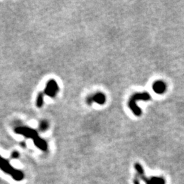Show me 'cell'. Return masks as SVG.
<instances>
[{
    "label": "cell",
    "mask_w": 184,
    "mask_h": 184,
    "mask_svg": "<svg viewBox=\"0 0 184 184\" xmlns=\"http://www.w3.org/2000/svg\"><path fill=\"white\" fill-rule=\"evenodd\" d=\"M153 90L158 94H162L167 91V84L163 81H156L153 84Z\"/></svg>",
    "instance_id": "obj_6"
},
{
    "label": "cell",
    "mask_w": 184,
    "mask_h": 184,
    "mask_svg": "<svg viewBox=\"0 0 184 184\" xmlns=\"http://www.w3.org/2000/svg\"><path fill=\"white\" fill-rule=\"evenodd\" d=\"M134 167H135V169L137 170V171L138 175H139L140 177L145 175H144V170H143V167H141V165L140 164H138V163H136Z\"/></svg>",
    "instance_id": "obj_10"
},
{
    "label": "cell",
    "mask_w": 184,
    "mask_h": 184,
    "mask_svg": "<svg viewBox=\"0 0 184 184\" xmlns=\"http://www.w3.org/2000/svg\"><path fill=\"white\" fill-rule=\"evenodd\" d=\"M59 91V86L56 81L53 79H51L48 81L46 87H45L44 93L49 97L54 98L57 95Z\"/></svg>",
    "instance_id": "obj_3"
},
{
    "label": "cell",
    "mask_w": 184,
    "mask_h": 184,
    "mask_svg": "<svg viewBox=\"0 0 184 184\" xmlns=\"http://www.w3.org/2000/svg\"><path fill=\"white\" fill-rule=\"evenodd\" d=\"M34 143L35 144V145L36 147H38V148L40 149L41 150L46 151L47 149V143H46V141H44L43 139H42L40 137L37 138L36 140L34 141Z\"/></svg>",
    "instance_id": "obj_7"
},
{
    "label": "cell",
    "mask_w": 184,
    "mask_h": 184,
    "mask_svg": "<svg viewBox=\"0 0 184 184\" xmlns=\"http://www.w3.org/2000/svg\"><path fill=\"white\" fill-rule=\"evenodd\" d=\"M134 184H140L139 182H138V180L137 179H134Z\"/></svg>",
    "instance_id": "obj_14"
},
{
    "label": "cell",
    "mask_w": 184,
    "mask_h": 184,
    "mask_svg": "<svg viewBox=\"0 0 184 184\" xmlns=\"http://www.w3.org/2000/svg\"><path fill=\"white\" fill-rule=\"evenodd\" d=\"M48 128H49V123H48L47 122H46V121H43V122H40L39 128H40L41 131L44 132Z\"/></svg>",
    "instance_id": "obj_11"
},
{
    "label": "cell",
    "mask_w": 184,
    "mask_h": 184,
    "mask_svg": "<svg viewBox=\"0 0 184 184\" xmlns=\"http://www.w3.org/2000/svg\"><path fill=\"white\" fill-rule=\"evenodd\" d=\"M142 179H143V181H144L145 182V183L146 184H153L152 183V182H151V180L150 179H147V178L145 176V175H143V176H141V177H140Z\"/></svg>",
    "instance_id": "obj_12"
},
{
    "label": "cell",
    "mask_w": 184,
    "mask_h": 184,
    "mask_svg": "<svg viewBox=\"0 0 184 184\" xmlns=\"http://www.w3.org/2000/svg\"><path fill=\"white\" fill-rule=\"evenodd\" d=\"M44 102V94L43 92H40L38 93V96L37 97V100H36V105L38 107H42L43 105Z\"/></svg>",
    "instance_id": "obj_8"
},
{
    "label": "cell",
    "mask_w": 184,
    "mask_h": 184,
    "mask_svg": "<svg viewBox=\"0 0 184 184\" xmlns=\"http://www.w3.org/2000/svg\"><path fill=\"white\" fill-rule=\"evenodd\" d=\"M151 100V95L147 92H141V93H136L130 99L128 102V106L131 111L134 113L136 116H141L142 111L141 108L137 105V102L139 100L143 101H149Z\"/></svg>",
    "instance_id": "obj_1"
},
{
    "label": "cell",
    "mask_w": 184,
    "mask_h": 184,
    "mask_svg": "<svg viewBox=\"0 0 184 184\" xmlns=\"http://www.w3.org/2000/svg\"><path fill=\"white\" fill-rule=\"evenodd\" d=\"M15 132L17 134L25 136L27 138H32L33 141L36 140V138L39 137L37 132L32 128L27 127H18L15 129Z\"/></svg>",
    "instance_id": "obj_4"
},
{
    "label": "cell",
    "mask_w": 184,
    "mask_h": 184,
    "mask_svg": "<svg viewBox=\"0 0 184 184\" xmlns=\"http://www.w3.org/2000/svg\"><path fill=\"white\" fill-rule=\"evenodd\" d=\"M0 168L8 174H10L16 181H21L23 177V173L21 171L16 170L9 164V162L0 156Z\"/></svg>",
    "instance_id": "obj_2"
},
{
    "label": "cell",
    "mask_w": 184,
    "mask_h": 184,
    "mask_svg": "<svg viewBox=\"0 0 184 184\" xmlns=\"http://www.w3.org/2000/svg\"><path fill=\"white\" fill-rule=\"evenodd\" d=\"M19 153L17 152H13V154H12V156H13L14 158H17L18 157H19Z\"/></svg>",
    "instance_id": "obj_13"
},
{
    "label": "cell",
    "mask_w": 184,
    "mask_h": 184,
    "mask_svg": "<svg viewBox=\"0 0 184 184\" xmlns=\"http://www.w3.org/2000/svg\"><path fill=\"white\" fill-rule=\"evenodd\" d=\"M151 182H152L153 184H165L166 182L165 180L161 177H153L152 179H150Z\"/></svg>",
    "instance_id": "obj_9"
},
{
    "label": "cell",
    "mask_w": 184,
    "mask_h": 184,
    "mask_svg": "<svg viewBox=\"0 0 184 184\" xmlns=\"http://www.w3.org/2000/svg\"><path fill=\"white\" fill-rule=\"evenodd\" d=\"M93 102H96L98 104H104L106 102V96L102 93H97L93 96H90L87 98V103L91 105Z\"/></svg>",
    "instance_id": "obj_5"
}]
</instances>
